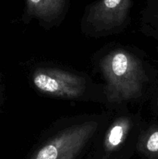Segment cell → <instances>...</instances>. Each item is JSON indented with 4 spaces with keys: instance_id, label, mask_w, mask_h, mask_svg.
I'll use <instances>...</instances> for the list:
<instances>
[{
    "instance_id": "1",
    "label": "cell",
    "mask_w": 158,
    "mask_h": 159,
    "mask_svg": "<svg viewBox=\"0 0 158 159\" xmlns=\"http://www.w3.org/2000/svg\"><path fill=\"white\" fill-rule=\"evenodd\" d=\"M101 69L107 82L110 102L130 100L140 95L144 72L134 55L123 50H115L102 59Z\"/></svg>"
},
{
    "instance_id": "2",
    "label": "cell",
    "mask_w": 158,
    "mask_h": 159,
    "mask_svg": "<svg viewBox=\"0 0 158 159\" xmlns=\"http://www.w3.org/2000/svg\"><path fill=\"white\" fill-rule=\"evenodd\" d=\"M97 121L74 124L45 142L30 159H75L97 131Z\"/></svg>"
},
{
    "instance_id": "3",
    "label": "cell",
    "mask_w": 158,
    "mask_h": 159,
    "mask_svg": "<svg viewBox=\"0 0 158 159\" xmlns=\"http://www.w3.org/2000/svg\"><path fill=\"white\" fill-rule=\"evenodd\" d=\"M33 82L42 93L63 99L78 98L85 90V79L56 68H38L33 75Z\"/></svg>"
},
{
    "instance_id": "4",
    "label": "cell",
    "mask_w": 158,
    "mask_h": 159,
    "mask_svg": "<svg viewBox=\"0 0 158 159\" xmlns=\"http://www.w3.org/2000/svg\"><path fill=\"white\" fill-rule=\"evenodd\" d=\"M132 0H99L91 6L88 20L98 30L119 26L129 14Z\"/></svg>"
},
{
    "instance_id": "5",
    "label": "cell",
    "mask_w": 158,
    "mask_h": 159,
    "mask_svg": "<svg viewBox=\"0 0 158 159\" xmlns=\"http://www.w3.org/2000/svg\"><path fill=\"white\" fill-rule=\"evenodd\" d=\"M131 127L132 121L129 117L122 116L116 119L105 134L103 141L105 152L111 154L120 148L126 140Z\"/></svg>"
},
{
    "instance_id": "6",
    "label": "cell",
    "mask_w": 158,
    "mask_h": 159,
    "mask_svg": "<svg viewBox=\"0 0 158 159\" xmlns=\"http://www.w3.org/2000/svg\"><path fill=\"white\" fill-rule=\"evenodd\" d=\"M29 15L45 20L55 18L63 10L66 0H26Z\"/></svg>"
},
{
    "instance_id": "7",
    "label": "cell",
    "mask_w": 158,
    "mask_h": 159,
    "mask_svg": "<svg viewBox=\"0 0 158 159\" xmlns=\"http://www.w3.org/2000/svg\"><path fill=\"white\" fill-rule=\"evenodd\" d=\"M138 149L149 159H158V130L147 132L139 139Z\"/></svg>"
},
{
    "instance_id": "8",
    "label": "cell",
    "mask_w": 158,
    "mask_h": 159,
    "mask_svg": "<svg viewBox=\"0 0 158 159\" xmlns=\"http://www.w3.org/2000/svg\"><path fill=\"white\" fill-rule=\"evenodd\" d=\"M103 159H110V158H103Z\"/></svg>"
}]
</instances>
